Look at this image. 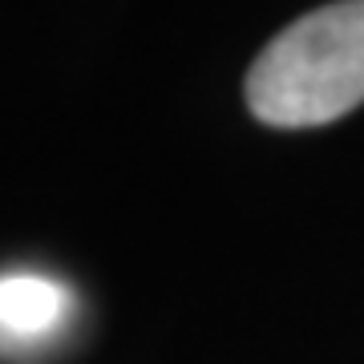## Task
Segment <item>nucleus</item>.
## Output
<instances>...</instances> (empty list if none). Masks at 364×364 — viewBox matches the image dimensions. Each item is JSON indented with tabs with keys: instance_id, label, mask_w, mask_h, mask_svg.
Wrapping results in <instances>:
<instances>
[{
	"instance_id": "f03ea898",
	"label": "nucleus",
	"mask_w": 364,
	"mask_h": 364,
	"mask_svg": "<svg viewBox=\"0 0 364 364\" xmlns=\"http://www.w3.org/2000/svg\"><path fill=\"white\" fill-rule=\"evenodd\" d=\"M69 316V291L49 275H0V336L16 344L53 336Z\"/></svg>"
},
{
	"instance_id": "f257e3e1",
	"label": "nucleus",
	"mask_w": 364,
	"mask_h": 364,
	"mask_svg": "<svg viewBox=\"0 0 364 364\" xmlns=\"http://www.w3.org/2000/svg\"><path fill=\"white\" fill-rule=\"evenodd\" d=\"M364 102V0H336L287 25L255 57L247 105L263 126L312 130Z\"/></svg>"
}]
</instances>
